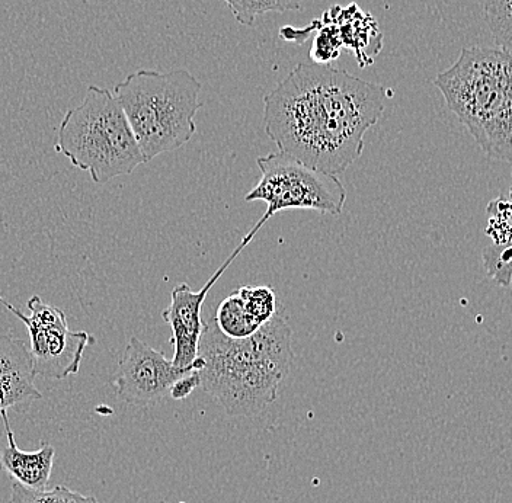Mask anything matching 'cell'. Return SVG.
<instances>
[{
    "instance_id": "obj_1",
    "label": "cell",
    "mask_w": 512,
    "mask_h": 503,
    "mask_svg": "<svg viewBox=\"0 0 512 503\" xmlns=\"http://www.w3.org/2000/svg\"><path fill=\"white\" fill-rule=\"evenodd\" d=\"M387 91L328 64L300 63L264 98V127L280 152L338 175L364 152Z\"/></svg>"
},
{
    "instance_id": "obj_2",
    "label": "cell",
    "mask_w": 512,
    "mask_h": 503,
    "mask_svg": "<svg viewBox=\"0 0 512 503\" xmlns=\"http://www.w3.org/2000/svg\"><path fill=\"white\" fill-rule=\"evenodd\" d=\"M290 325L275 315L254 335L230 339L208 320L198 348L203 358L201 387L230 416H256L277 400L290 373L294 352Z\"/></svg>"
},
{
    "instance_id": "obj_3",
    "label": "cell",
    "mask_w": 512,
    "mask_h": 503,
    "mask_svg": "<svg viewBox=\"0 0 512 503\" xmlns=\"http://www.w3.org/2000/svg\"><path fill=\"white\" fill-rule=\"evenodd\" d=\"M434 85L489 159L512 163V53L466 47Z\"/></svg>"
},
{
    "instance_id": "obj_4",
    "label": "cell",
    "mask_w": 512,
    "mask_h": 503,
    "mask_svg": "<svg viewBox=\"0 0 512 503\" xmlns=\"http://www.w3.org/2000/svg\"><path fill=\"white\" fill-rule=\"evenodd\" d=\"M200 80L185 69L139 70L115 85L114 96L142 150L144 162L185 146L203 108Z\"/></svg>"
},
{
    "instance_id": "obj_5",
    "label": "cell",
    "mask_w": 512,
    "mask_h": 503,
    "mask_svg": "<svg viewBox=\"0 0 512 503\" xmlns=\"http://www.w3.org/2000/svg\"><path fill=\"white\" fill-rule=\"evenodd\" d=\"M54 149L95 184L131 175L146 163L123 108L99 86H89L78 107L64 115Z\"/></svg>"
},
{
    "instance_id": "obj_6",
    "label": "cell",
    "mask_w": 512,
    "mask_h": 503,
    "mask_svg": "<svg viewBox=\"0 0 512 503\" xmlns=\"http://www.w3.org/2000/svg\"><path fill=\"white\" fill-rule=\"evenodd\" d=\"M256 165L261 179L245 200L267 204L258 220L262 226L280 211L313 210L334 217L344 213L347 189L338 176L310 168L283 152L261 156Z\"/></svg>"
},
{
    "instance_id": "obj_7",
    "label": "cell",
    "mask_w": 512,
    "mask_h": 503,
    "mask_svg": "<svg viewBox=\"0 0 512 503\" xmlns=\"http://www.w3.org/2000/svg\"><path fill=\"white\" fill-rule=\"evenodd\" d=\"M0 304L27 326L37 377L64 380L79 373L86 348L96 342L94 336L85 331H72L63 310L44 303L40 296L28 301L30 316L2 297Z\"/></svg>"
},
{
    "instance_id": "obj_8",
    "label": "cell",
    "mask_w": 512,
    "mask_h": 503,
    "mask_svg": "<svg viewBox=\"0 0 512 503\" xmlns=\"http://www.w3.org/2000/svg\"><path fill=\"white\" fill-rule=\"evenodd\" d=\"M204 364L203 358L198 357L188 367H178L158 349L133 336L118 362L114 378L115 393L128 405H153L171 393L176 381L200 371Z\"/></svg>"
},
{
    "instance_id": "obj_9",
    "label": "cell",
    "mask_w": 512,
    "mask_h": 503,
    "mask_svg": "<svg viewBox=\"0 0 512 503\" xmlns=\"http://www.w3.org/2000/svg\"><path fill=\"white\" fill-rule=\"evenodd\" d=\"M258 232L256 227H252L251 232L243 237L238 248L223 262L222 267L211 275L210 280L200 291H192L187 284L176 285L172 290L171 304L163 310L162 317L172 329L171 344L174 345L172 362L178 367H188L198 358V348H200V341L207 323L203 320V306L208 291L222 278L227 268L252 242Z\"/></svg>"
},
{
    "instance_id": "obj_10",
    "label": "cell",
    "mask_w": 512,
    "mask_h": 503,
    "mask_svg": "<svg viewBox=\"0 0 512 503\" xmlns=\"http://www.w3.org/2000/svg\"><path fill=\"white\" fill-rule=\"evenodd\" d=\"M35 377L31 349L21 339L0 333V415L43 397L35 387Z\"/></svg>"
},
{
    "instance_id": "obj_11",
    "label": "cell",
    "mask_w": 512,
    "mask_h": 503,
    "mask_svg": "<svg viewBox=\"0 0 512 503\" xmlns=\"http://www.w3.org/2000/svg\"><path fill=\"white\" fill-rule=\"evenodd\" d=\"M0 416H2L6 440H8V445L0 448V470L24 488L46 489L53 472L54 457H56L53 445L43 442L38 450L31 453L19 450L14 431L9 424L8 412H3Z\"/></svg>"
},
{
    "instance_id": "obj_12",
    "label": "cell",
    "mask_w": 512,
    "mask_h": 503,
    "mask_svg": "<svg viewBox=\"0 0 512 503\" xmlns=\"http://www.w3.org/2000/svg\"><path fill=\"white\" fill-rule=\"evenodd\" d=\"M219 331L230 339H245L254 335L259 326L248 316L236 291L220 303L214 316Z\"/></svg>"
},
{
    "instance_id": "obj_13",
    "label": "cell",
    "mask_w": 512,
    "mask_h": 503,
    "mask_svg": "<svg viewBox=\"0 0 512 503\" xmlns=\"http://www.w3.org/2000/svg\"><path fill=\"white\" fill-rule=\"evenodd\" d=\"M236 21L245 27H254L258 16L268 12L300 11L304 0H223Z\"/></svg>"
},
{
    "instance_id": "obj_14",
    "label": "cell",
    "mask_w": 512,
    "mask_h": 503,
    "mask_svg": "<svg viewBox=\"0 0 512 503\" xmlns=\"http://www.w3.org/2000/svg\"><path fill=\"white\" fill-rule=\"evenodd\" d=\"M248 316L262 328L277 315V296L268 285H242L236 290Z\"/></svg>"
},
{
    "instance_id": "obj_15",
    "label": "cell",
    "mask_w": 512,
    "mask_h": 503,
    "mask_svg": "<svg viewBox=\"0 0 512 503\" xmlns=\"http://www.w3.org/2000/svg\"><path fill=\"white\" fill-rule=\"evenodd\" d=\"M8 503H99L95 496H85L82 493L75 492L57 486L51 490H32L24 488L18 482L12 480L11 498Z\"/></svg>"
},
{
    "instance_id": "obj_16",
    "label": "cell",
    "mask_w": 512,
    "mask_h": 503,
    "mask_svg": "<svg viewBox=\"0 0 512 503\" xmlns=\"http://www.w3.org/2000/svg\"><path fill=\"white\" fill-rule=\"evenodd\" d=\"M483 16L496 46L512 53V0H485Z\"/></svg>"
},
{
    "instance_id": "obj_17",
    "label": "cell",
    "mask_w": 512,
    "mask_h": 503,
    "mask_svg": "<svg viewBox=\"0 0 512 503\" xmlns=\"http://www.w3.org/2000/svg\"><path fill=\"white\" fill-rule=\"evenodd\" d=\"M483 267L489 278L502 287H510L512 280V242L492 243L483 249Z\"/></svg>"
},
{
    "instance_id": "obj_18",
    "label": "cell",
    "mask_w": 512,
    "mask_h": 503,
    "mask_svg": "<svg viewBox=\"0 0 512 503\" xmlns=\"http://www.w3.org/2000/svg\"><path fill=\"white\" fill-rule=\"evenodd\" d=\"M198 387H201L200 371H194V373L176 381L169 394H171L172 399L184 400Z\"/></svg>"
},
{
    "instance_id": "obj_19",
    "label": "cell",
    "mask_w": 512,
    "mask_h": 503,
    "mask_svg": "<svg viewBox=\"0 0 512 503\" xmlns=\"http://www.w3.org/2000/svg\"><path fill=\"white\" fill-rule=\"evenodd\" d=\"M510 287L512 288V280H511V285H510Z\"/></svg>"
}]
</instances>
